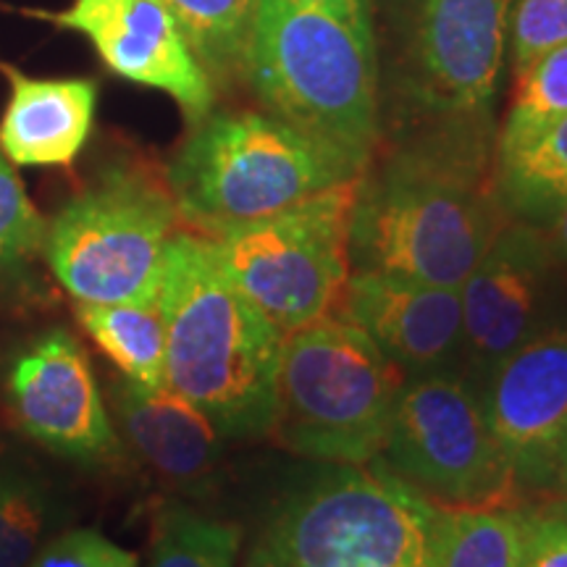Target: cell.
I'll list each match as a JSON object with an SVG mask.
<instances>
[{"mask_svg":"<svg viewBox=\"0 0 567 567\" xmlns=\"http://www.w3.org/2000/svg\"><path fill=\"white\" fill-rule=\"evenodd\" d=\"M38 17L84 34L113 74L166 92L193 126L213 111L216 87L163 0H74Z\"/></svg>","mask_w":567,"mask_h":567,"instance_id":"4fadbf2b","label":"cell"},{"mask_svg":"<svg viewBox=\"0 0 567 567\" xmlns=\"http://www.w3.org/2000/svg\"><path fill=\"white\" fill-rule=\"evenodd\" d=\"M567 116V42L515 74L505 124L496 132V161L530 145L538 134Z\"/></svg>","mask_w":567,"mask_h":567,"instance_id":"603a6c76","label":"cell"},{"mask_svg":"<svg viewBox=\"0 0 567 567\" xmlns=\"http://www.w3.org/2000/svg\"><path fill=\"white\" fill-rule=\"evenodd\" d=\"M496 195L513 221L547 226L567 200V116L496 161Z\"/></svg>","mask_w":567,"mask_h":567,"instance_id":"d6986e66","label":"cell"},{"mask_svg":"<svg viewBox=\"0 0 567 567\" xmlns=\"http://www.w3.org/2000/svg\"><path fill=\"white\" fill-rule=\"evenodd\" d=\"M113 413L132 450L168 484H210L224 457L221 431L203 410L168 386H140L118 379L111 392Z\"/></svg>","mask_w":567,"mask_h":567,"instance_id":"2e32d148","label":"cell"},{"mask_svg":"<svg viewBox=\"0 0 567 567\" xmlns=\"http://www.w3.org/2000/svg\"><path fill=\"white\" fill-rule=\"evenodd\" d=\"M563 42H567V0H515L509 13V59L515 74Z\"/></svg>","mask_w":567,"mask_h":567,"instance_id":"484cf974","label":"cell"},{"mask_svg":"<svg viewBox=\"0 0 567 567\" xmlns=\"http://www.w3.org/2000/svg\"><path fill=\"white\" fill-rule=\"evenodd\" d=\"M166 386L224 439L271 434L284 334L226 276L208 234L176 231L161 281Z\"/></svg>","mask_w":567,"mask_h":567,"instance_id":"3957f363","label":"cell"},{"mask_svg":"<svg viewBox=\"0 0 567 567\" xmlns=\"http://www.w3.org/2000/svg\"><path fill=\"white\" fill-rule=\"evenodd\" d=\"M302 3L326 6V9L350 11V13H371V0H302Z\"/></svg>","mask_w":567,"mask_h":567,"instance_id":"f546056e","label":"cell"},{"mask_svg":"<svg viewBox=\"0 0 567 567\" xmlns=\"http://www.w3.org/2000/svg\"><path fill=\"white\" fill-rule=\"evenodd\" d=\"M243 530L187 505H163L155 515L151 567H234Z\"/></svg>","mask_w":567,"mask_h":567,"instance_id":"cb8c5ba5","label":"cell"},{"mask_svg":"<svg viewBox=\"0 0 567 567\" xmlns=\"http://www.w3.org/2000/svg\"><path fill=\"white\" fill-rule=\"evenodd\" d=\"M484 410L517 488H555L567 444V329L528 337L488 373Z\"/></svg>","mask_w":567,"mask_h":567,"instance_id":"8fae6325","label":"cell"},{"mask_svg":"<svg viewBox=\"0 0 567 567\" xmlns=\"http://www.w3.org/2000/svg\"><path fill=\"white\" fill-rule=\"evenodd\" d=\"M436 517L379 460L331 465L274 509L247 567H436Z\"/></svg>","mask_w":567,"mask_h":567,"instance_id":"8992f818","label":"cell"},{"mask_svg":"<svg viewBox=\"0 0 567 567\" xmlns=\"http://www.w3.org/2000/svg\"><path fill=\"white\" fill-rule=\"evenodd\" d=\"M358 182L210 237L234 287L284 337L339 313L352 271L350 221Z\"/></svg>","mask_w":567,"mask_h":567,"instance_id":"9c48e42d","label":"cell"},{"mask_svg":"<svg viewBox=\"0 0 567 567\" xmlns=\"http://www.w3.org/2000/svg\"><path fill=\"white\" fill-rule=\"evenodd\" d=\"M365 166L266 111L208 113L168 163L184 221L216 237L360 179Z\"/></svg>","mask_w":567,"mask_h":567,"instance_id":"5b68a950","label":"cell"},{"mask_svg":"<svg viewBox=\"0 0 567 567\" xmlns=\"http://www.w3.org/2000/svg\"><path fill=\"white\" fill-rule=\"evenodd\" d=\"M436 567H523L515 507H439Z\"/></svg>","mask_w":567,"mask_h":567,"instance_id":"44dd1931","label":"cell"},{"mask_svg":"<svg viewBox=\"0 0 567 567\" xmlns=\"http://www.w3.org/2000/svg\"><path fill=\"white\" fill-rule=\"evenodd\" d=\"M245 82L266 113L368 166L381 145L371 13L260 0Z\"/></svg>","mask_w":567,"mask_h":567,"instance_id":"277c9868","label":"cell"},{"mask_svg":"<svg viewBox=\"0 0 567 567\" xmlns=\"http://www.w3.org/2000/svg\"><path fill=\"white\" fill-rule=\"evenodd\" d=\"M549 258L536 226L509 218L460 287L463 342L488 373L530 337Z\"/></svg>","mask_w":567,"mask_h":567,"instance_id":"5bb4252c","label":"cell"},{"mask_svg":"<svg viewBox=\"0 0 567 567\" xmlns=\"http://www.w3.org/2000/svg\"><path fill=\"white\" fill-rule=\"evenodd\" d=\"M360 174L352 271L460 289L509 216L496 195V145L452 137L381 140Z\"/></svg>","mask_w":567,"mask_h":567,"instance_id":"6da1fadb","label":"cell"},{"mask_svg":"<svg viewBox=\"0 0 567 567\" xmlns=\"http://www.w3.org/2000/svg\"><path fill=\"white\" fill-rule=\"evenodd\" d=\"M555 492L567 494V444L563 457H559V467H557V481H555Z\"/></svg>","mask_w":567,"mask_h":567,"instance_id":"4dcf8cb0","label":"cell"},{"mask_svg":"<svg viewBox=\"0 0 567 567\" xmlns=\"http://www.w3.org/2000/svg\"><path fill=\"white\" fill-rule=\"evenodd\" d=\"M45 218L34 208L13 163L0 151V279L19 274L42 252Z\"/></svg>","mask_w":567,"mask_h":567,"instance_id":"d4e9b609","label":"cell"},{"mask_svg":"<svg viewBox=\"0 0 567 567\" xmlns=\"http://www.w3.org/2000/svg\"><path fill=\"white\" fill-rule=\"evenodd\" d=\"M76 321L124 379L166 386V323L161 295L142 302H76Z\"/></svg>","mask_w":567,"mask_h":567,"instance_id":"ac0fdd59","label":"cell"},{"mask_svg":"<svg viewBox=\"0 0 567 567\" xmlns=\"http://www.w3.org/2000/svg\"><path fill=\"white\" fill-rule=\"evenodd\" d=\"M384 465L439 507H515L513 473L484 402L444 371L421 373L396 400Z\"/></svg>","mask_w":567,"mask_h":567,"instance_id":"30bf717a","label":"cell"},{"mask_svg":"<svg viewBox=\"0 0 567 567\" xmlns=\"http://www.w3.org/2000/svg\"><path fill=\"white\" fill-rule=\"evenodd\" d=\"M342 316L402 371H436L463 344V305L455 287L384 271H350Z\"/></svg>","mask_w":567,"mask_h":567,"instance_id":"9a60e30c","label":"cell"},{"mask_svg":"<svg viewBox=\"0 0 567 567\" xmlns=\"http://www.w3.org/2000/svg\"><path fill=\"white\" fill-rule=\"evenodd\" d=\"M260 0H163L213 87L245 82Z\"/></svg>","mask_w":567,"mask_h":567,"instance_id":"ffe728a7","label":"cell"},{"mask_svg":"<svg viewBox=\"0 0 567 567\" xmlns=\"http://www.w3.org/2000/svg\"><path fill=\"white\" fill-rule=\"evenodd\" d=\"M179 218L166 182L118 163L63 203L42 258L76 302L155 300Z\"/></svg>","mask_w":567,"mask_h":567,"instance_id":"ba28073f","label":"cell"},{"mask_svg":"<svg viewBox=\"0 0 567 567\" xmlns=\"http://www.w3.org/2000/svg\"><path fill=\"white\" fill-rule=\"evenodd\" d=\"M551 234H549V247H555L559 258L567 260V200L563 208L557 210V216L549 221Z\"/></svg>","mask_w":567,"mask_h":567,"instance_id":"f1b7e54d","label":"cell"},{"mask_svg":"<svg viewBox=\"0 0 567 567\" xmlns=\"http://www.w3.org/2000/svg\"><path fill=\"white\" fill-rule=\"evenodd\" d=\"M61 517L51 481L19 460L0 457V567H27Z\"/></svg>","mask_w":567,"mask_h":567,"instance_id":"7402d4cb","label":"cell"},{"mask_svg":"<svg viewBox=\"0 0 567 567\" xmlns=\"http://www.w3.org/2000/svg\"><path fill=\"white\" fill-rule=\"evenodd\" d=\"M27 567H137V555L97 530L74 528L48 538Z\"/></svg>","mask_w":567,"mask_h":567,"instance_id":"4316f807","label":"cell"},{"mask_svg":"<svg viewBox=\"0 0 567 567\" xmlns=\"http://www.w3.org/2000/svg\"><path fill=\"white\" fill-rule=\"evenodd\" d=\"M523 567H567V502L520 509Z\"/></svg>","mask_w":567,"mask_h":567,"instance_id":"83f0119b","label":"cell"},{"mask_svg":"<svg viewBox=\"0 0 567 567\" xmlns=\"http://www.w3.org/2000/svg\"><path fill=\"white\" fill-rule=\"evenodd\" d=\"M515 0H371L381 140L496 145Z\"/></svg>","mask_w":567,"mask_h":567,"instance_id":"7a4b0ae2","label":"cell"},{"mask_svg":"<svg viewBox=\"0 0 567 567\" xmlns=\"http://www.w3.org/2000/svg\"><path fill=\"white\" fill-rule=\"evenodd\" d=\"M405 371L342 313L284 337L271 434L284 450L329 465L384 452Z\"/></svg>","mask_w":567,"mask_h":567,"instance_id":"52a82bcc","label":"cell"},{"mask_svg":"<svg viewBox=\"0 0 567 567\" xmlns=\"http://www.w3.org/2000/svg\"><path fill=\"white\" fill-rule=\"evenodd\" d=\"M9 402L21 431L53 455L101 463L118 450L87 354L69 331H42L11 360Z\"/></svg>","mask_w":567,"mask_h":567,"instance_id":"7c38bea8","label":"cell"},{"mask_svg":"<svg viewBox=\"0 0 567 567\" xmlns=\"http://www.w3.org/2000/svg\"><path fill=\"white\" fill-rule=\"evenodd\" d=\"M11 84L0 151L13 166H69L87 145L97 109L92 80H40L0 66Z\"/></svg>","mask_w":567,"mask_h":567,"instance_id":"e0dca14e","label":"cell"}]
</instances>
